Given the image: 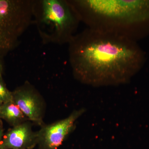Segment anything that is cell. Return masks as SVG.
Here are the masks:
<instances>
[{"label": "cell", "instance_id": "1", "mask_svg": "<svg viewBox=\"0 0 149 149\" xmlns=\"http://www.w3.org/2000/svg\"><path fill=\"white\" fill-rule=\"evenodd\" d=\"M69 60L74 77L95 86L125 83L146 61L137 42L87 28L69 43Z\"/></svg>", "mask_w": 149, "mask_h": 149}, {"label": "cell", "instance_id": "2", "mask_svg": "<svg viewBox=\"0 0 149 149\" xmlns=\"http://www.w3.org/2000/svg\"><path fill=\"white\" fill-rule=\"evenodd\" d=\"M90 29L136 41L149 35V0L68 1Z\"/></svg>", "mask_w": 149, "mask_h": 149}, {"label": "cell", "instance_id": "3", "mask_svg": "<svg viewBox=\"0 0 149 149\" xmlns=\"http://www.w3.org/2000/svg\"><path fill=\"white\" fill-rule=\"evenodd\" d=\"M34 12L30 1L0 0V58L16 47Z\"/></svg>", "mask_w": 149, "mask_h": 149}, {"label": "cell", "instance_id": "4", "mask_svg": "<svg viewBox=\"0 0 149 149\" xmlns=\"http://www.w3.org/2000/svg\"><path fill=\"white\" fill-rule=\"evenodd\" d=\"M42 6L43 22L55 27L61 42L69 43L80 21L72 6L68 1L44 0Z\"/></svg>", "mask_w": 149, "mask_h": 149}, {"label": "cell", "instance_id": "5", "mask_svg": "<svg viewBox=\"0 0 149 149\" xmlns=\"http://www.w3.org/2000/svg\"><path fill=\"white\" fill-rule=\"evenodd\" d=\"M75 111L68 117L51 124L41 126L37 132V145L40 149H58L73 130L76 120L84 112Z\"/></svg>", "mask_w": 149, "mask_h": 149}, {"label": "cell", "instance_id": "6", "mask_svg": "<svg viewBox=\"0 0 149 149\" xmlns=\"http://www.w3.org/2000/svg\"><path fill=\"white\" fill-rule=\"evenodd\" d=\"M13 101L30 122L42 126L45 111L44 99L35 88L25 84L12 92Z\"/></svg>", "mask_w": 149, "mask_h": 149}, {"label": "cell", "instance_id": "7", "mask_svg": "<svg viewBox=\"0 0 149 149\" xmlns=\"http://www.w3.org/2000/svg\"><path fill=\"white\" fill-rule=\"evenodd\" d=\"M37 132L30 121L13 127L4 134L0 149H32L37 145Z\"/></svg>", "mask_w": 149, "mask_h": 149}, {"label": "cell", "instance_id": "8", "mask_svg": "<svg viewBox=\"0 0 149 149\" xmlns=\"http://www.w3.org/2000/svg\"><path fill=\"white\" fill-rule=\"evenodd\" d=\"M0 119L5 120L12 127L29 120L13 101L2 104Z\"/></svg>", "mask_w": 149, "mask_h": 149}, {"label": "cell", "instance_id": "9", "mask_svg": "<svg viewBox=\"0 0 149 149\" xmlns=\"http://www.w3.org/2000/svg\"><path fill=\"white\" fill-rule=\"evenodd\" d=\"M13 101L12 92L9 91L3 81L0 77V102L2 104Z\"/></svg>", "mask_w": 149, "mask_h": 149}, {"label": "cell", "instance_id": "10", "mask_svg": "<svg viewBox=\"0 0 149 149\" xmlns=\"http://www.w3.org/2000/svg\"><path fill=\"white\" fill-rule=\"evenodd\" d=\"M4 134L2 121L1 119H0V144L2 141Z\"/></svg>", "mask_w": 149, "mask_h": 149}, {"label": "cell", "instance_id": "11", "mask_svg": "<svg viewBox=\"0 0 149 149\" xmlns=\"http://www.w3.org/2000/svg\"><path fill=\"white\" fill-rule=\"evenodd\" d=\"M1 59L0 58V77H2L3 72V65Z\"/></svg>", "mask_w": 149, "mask_h": 149}, {"label": "cell", "instance_id": "12", "mask_svg": "<svg viewBox=\"0 0 149 149\" xmlns=\"http://www.w3.org/2000/svg\"><path fill=\"white\" fill-rule=\"evenodd\" d=\"M2 104L0 102V110H1V106Z\"/></svg>", "mask_w": 149, "mask_h": 149}]
</instances>
